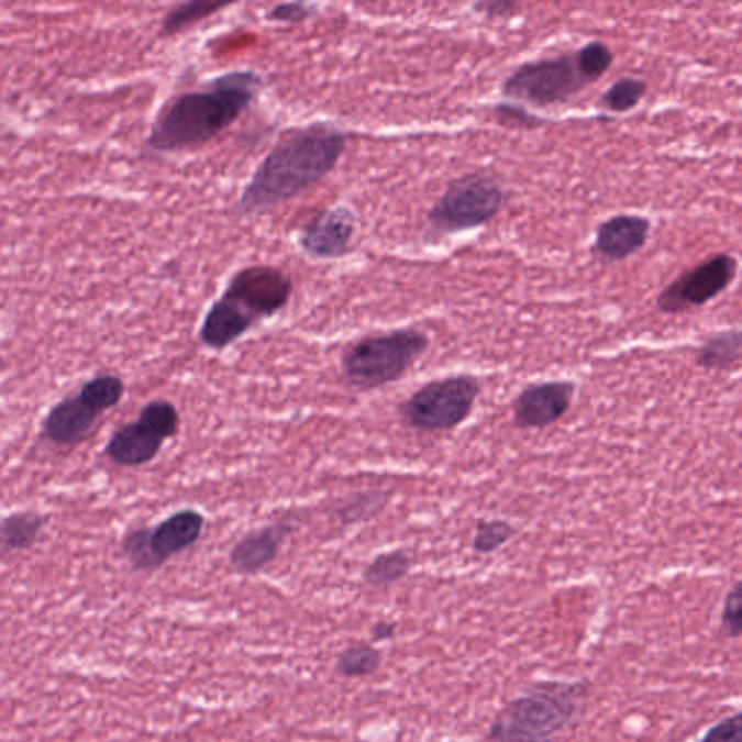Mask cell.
Segmentation results:
<instances>
[{
  "mask_svg": "<svg viewBox=\"0 0 742 742\" xmlns=\"http://www.w3.org/2000/svg\"><path fill=\"white\" fill-rule=\"evenodd\" d=\"M264 88L254 70H231L213 77L202 88L168 100L153 122L147 147L177 153L203 147L247 112Z\"/></svg>",
  "mask_w": 742,
  "mask_h": 742,
  "instance_id": "1",
  "label": "cell"
},
{
  "mask_svg": "<svg viewBox=\"0 0 742 742\" xmlns=\"http://www.w3.org/2000/svg\"><path fill=\"white\" fill-rule=\"evenodd\" d=\"M348 136L334 125L291 130L258 164L239 199L244 215H259L320 184L336 167Z\"/></svg>",
  "mask_w": 742,
  "mask_h": 742,
  "instance_id": "2",
  "label": "cell"
},
{
  "mask_svg": "<svg viewBox=\"0 0 742 742\" xmlns=\"http://www.w3.org/2000/svg\"><path fill=\"white\" fill-rule=\"evenodd\" d=\"M291 291L294 281L279 267L257 264L241 268L204 313L200 343L213 352L231 347L257 323L284 311Z\"/></svg>",
  "mask_w": 742,
  "mask_h": 742,
  "instance_id": "3",
  "label": "cell"
},
{
  "mask_svg": "<svg viewBox=\"0 0 742 742\" xmlns=\"http://www.w3.org/2000/svg\"><path fill=\"white\" fill-rule=\"evenodd\" d=\"M589 694L583 680L535 683L500 710L481 742H553L580 718Z\"/></svg>",
  "mask_w": 742,
  "mask_h": 742,
  "instance_id": "4",
  "label": "cell"
},
{
  "mask_svg": "<svg viewBox=\"0 0 742 742\" xmlns=\"http://www.w3.org/2000/svg\"><path fill=\"white\" fill-rule=\"evenodd\" d=\"M430 344V336L412 326L363 336L345 348L341 370L352 388H385L402 379L420 362Z\"/></svg>",
  "mask_w": 742,
  "mask_h": 742,
  "instance_id": "5",
  "label": "cell"
},
{
  "mask_svg": "<svg viewBox=\"0 0 742 742\" xmlns=\"http://www.w3.org/2000/svg\"><path fill=\"white\" fill-rule=\"evenodd\" d=\"M507 188L495 176L467 173L453 180L428 212L434 235L457 234L489 224L508 202Z\"/></svg>",
  "mask_w": 742,
  "mask_h": 742,
  "instance_id": "6",
  "label": "cell"
},
{
  "mask_svg": "<svg viewBox=\"0 0 742 742\" xmlns=\"http://www.w3.org/2000/svg\"><path fill=\"white\" fill-rule=\"evenodd\" d=\"M480 391V381L473 375L431 380L400 405L399 416L417 431L454 430L472 416Z\"/></svg>",
  "mask_w": 742,
  "mask_h": 742,
  "instance_id": "7",
  "label": "cell"
},
{
  "mask_svg": "<svg viewBox=\"0 0 742 742\" xmlns=\"http://www.w3.org/2000/svg\"><path fill=\"white\" fill-rule=\"evenodd\" d=\"M576 53L523 63L505 79L502 95L519 102L547 108L566 103L589 86Z\"/></svg>",
  "mask_w": 742,
  "mask_h": 742,
  "instance_id": "8",
  "label": "cell"
},
{
  "mask_svg": "<svg viewBox=\"0 0 742 742\" xmlns=\"http://www.w3.org/2000/svg\"><path fill=\"white\" fill-rule=\"evenodd\" d=\"M739 267V259L734 256L715 254L690 270L682 273L658 295L660 311L680 313L704 307L734 284Z\"/></svg>",
  "mask_w": 742,
  "mask_h": 742,
  "instance_id": "9",
  "label": "cell"
},
{
  "mask_svg": "<svg viewBox=\"0 0 742 742\" xmlns=\"http://www.w3.org/2000/svg\"><path fill=\"white\" fill-rule=\"evenodd\" d=\"M576 385L547 380L527 386L513 400L512 420L521 430H544L562 420L572 408Z\"/></svg>",
  "mask_w": 742,
  "mask_h": 742,
  "instance_id": "10",
  "label": "cell"
},
{
  "mask_svg": "<svg viewBox=\"0 0 742 742\" xmlns=\"http://www.w3.org/2000/svg\"><path fill=\"white\" fill-rule=\"evenodd\" d=\"M355 225L357 222L348 208L325 209L300 230V248L313 258L343 257L354 239Z\"/></svg>",
  "mask_w": 742,
  "mask_h": 742,
  "instance_id": "11",
  "label": "cell"
},
{
  "mask_svg": "<svg viewBox=\"0 0 742 742\" xmlns=\"http://www.w3.org/2000/svg\"><path fill=\"white\" fill-rule=\"evenodd\" d=\"M102 413L80 391L54 405L41 425V436L58 447H75L92 435Z\"/></svg>",
  "mask_w": 742,
  "mask_h": 742,
  "instance_id": "12",
  "label": "cell"
},
{
  "mask_svg": "<svg viewBox=\"0 0 742 742\" xmlns=\"http://www.w3.org/2000/svg\"><path fill=\"white\" fill-rule=\"evenodd\" d=\"M294 530L290 522H273L247 532L228 554L232 572L257 576L266 571L279 557Z\"/></svg>",
  "mask_w": 742,
  "mask_h": 742,
  "instance_id": "13",
  "label": "cell"
},
{
  "mask_svg": "<svg viewBox=\"0 0 742 742\" xmlns=\"http://www.w3.org/2000/svg\"><path fill=\"white\" fill-rule=\"evenodd\" d=\"M207 525V518L195 508L173 512L154 527H148L149 549L158 567L186 550L192 549L200 540Z\"/></svg>",
  "mask_w": 742,
  "mask_h": 742,
  "instance_id": "14",
  "label": "cell"
},
{
  "mask_svg": "<svg viewBox=\"0 0 742 742\" xmlns=\"http://www.w3.org/2000/svg\"><path fill=\"white\" fill-rule=\"evenodd\" d=\"M650 231L649 218L631 213L611 217L596 230L595 253L605 262H623L645 247Z\"/></svg>",
  "mask_w": 742,
  "mask_h": 742,
  "instance_id": "15",
  "label": "cell"
},
{
  "mask_svg": "<svg viewBox=\"0 0 742 742\" xmlns=\"http://www.w3.org/2000/svg\"><path fill=\"white\" fill-rule=\"evenodd\" d=\"M164 443L166 441L136 420L113 432L104 454L117 466L135 468L152 463L160 454Z\"/></svg>",
  "mask_w": 742,
  "mask_h": 742,
  "instance_id": "16",
  "label": "cell"
},
{
  "mask_svg": "<svg viewBox=\"0 0 742 742\" xmlns=\"http://www.w3.org/2000/svg\"><path fill=\"white\" fill-rule=\"evenodd\" d=\"M48 518L36 511H16L2 518L0 540L7 551L33 549L44 534Z\"/></svg>",
  "mask_w": 742,
  "mask_h": 742,
  "instance_id": "17",
  "label": "cell"
},
{
  "mask_svg": "<svg viewBox=\"0 0 742 742\" xmlns=\"http://www.w3.org/2000/svg\"><path fill=\"white\" fill-rule=\"evenodd\" d=\"M411 567L412 560L407 551H388V553L377 554L368 563L366 571L363 573V579L373 589H386V587L403 580L411 572Z\"/></svg>",
  "mask_w": 742,
  "mask_h": 742,
  "instance_id": "18",
  "label": "cell"
},
{
  "mask_svg": "<svg viewBox=\"0 0 742 742\" xmlns=\"http://www.w3.org/2000/svg\"><path fill=\"white\" fill-rule=\"evenodd\" d=\"M742 357V331L719 332L705 343L698 363L710 370H728Z\"/></svg>",
  "mask_w": 742,
  "mask_h": 742,
  "instance_id": "19",
  "label": "cell"
},
{
  "mask_svg": "<svg viewBox=\"0 0 742 742\" xmlns=\"http://www.w3.org/2000/svg\"><path fill=\"white\" fill-rule=\"evenodd\" d=\"M231 3L209 2V0H195V2L181 3L173 8L162 22V36H175L184 31L192 29L209 16L222 11Z\"/></svg>",
  "mask_w": 742,
  "mask_h": 742,
  "instance_id": "20",
  "label": "cell"
},
{
  "mask_svg": "<svg viewBox=\"0 0 742 742\" xmlns=\"http://www.w3.org/2000/svg\"><path fill=\"white\" fill-rule=\"evenodd\" d=\"M136 420L144 423L164 441L175 439L181 425L179 409L167 399L149 400L141 409Z\"/></svg>",
  "mask_w": 742,
  "mask_h": 742,
  "instance_id": "21",
  "label": "cell"
},
{
  "mask_svg": "<svg viewBox=\"0 0 742 742\" xmlns=\"http://www.w3.org/2000/svg\"><path fill=\"white\" fill-rule=\"evenodd\" d=\"M380 664V650L373 644L355 643L340 654L336 660V672L347 678L366 677L373 675Z\"/></svg>",
  "mask_w": 742,
  "mask_h": 742,
  "instance_id": "22",
  "label": "cell"
},
{
  "mask_svg": "<svg viewBox=\"0 0 742 742\" xmlns=\"http://www.w3.org/2000/svg\"><path fill=\"white\" fill-rule=\"evenodd\" d=\"M649 90V85L643 79L635 77H622L602 95L599 100V108L613 113H625L632 111L641 103Z\"/></svg>",
  "mask_w": 742,
  "mask_h": 742,
  "instance_id": "23",
  "label": "cell"
},
{
  "mask_svg": "<svg viewBox=\"0 0 742 742\" xmlns=\"http://www.w3.org/2000/svg\"><path fill=\"white\" fill-rule=\"evenodd\" d=\"M125 381L117 375H99L86 381L80 388L81 396H85L100 413L111 411L118 407L125 396Z\"/></svg>",
  "mask_w": 742,
  "mask_h": 742,
  "instance_id": "24",
  "label": "cell"
},
{
  "mask_svg": "<svg viewBox=\"0 0 742 742\" xmlns=\"http://www.w3.org/2000/svg\"><path fill=\"white\" fill-rule=\"evenodd\" d=\"M121 551L126 562L136 572L157 571L158 564L149 549L148 527L131 528L121 540Z\"/></svg>",
  "mask_w": 742,
  "mask_h": 742,
  "instance_id": "25",
  "label": "cell"
},
{
  "mask_svg": "<svg viewBox=\"0 0 742 742\" xmlns=\"http://www.w3.org/2000/svg\"><path fill=\"white\" fill-rule=\"evenodd\" d=\"M517 528L502 519L477 522L473 550L477 554H494L517 535Z\"/></svg>",
  "mask_w": 742,
  "mask_h": 742,
  "instance_id": "26",
  "label": "cell"
},
{
  "mask_svg": "<svg viewBox=\"0 0 742 742\" xmlns=\"http://www.w3.org/2000/svg\"><path fill=\"white\" fill-rule=\"evenodd\" d=\"M576 56L580 70L590 85L598 81L611 68L614 60L612 49L600 41L583 45L577 49Z\"/></svg>",
  "mask_w": 742,
  "mask_h": 742,
  "instance_id": "27",
  "label": "cell"
},
{
  "mask_svg": "<svg viewBox=\"0 0 742 742\" xmlns=\"http://www.w3.org/2000/svg\"><path fill=\"white\" fill-rule=\"evenodd\" d=\"M389 496L385 491L354 496L341 508L340 517L344 523H357L373 518L388 503Z\"/></svg>",
  "mask_w": 742,
  "mask_h": 742,
  "instance_id": "28",
  "label": "cell"
},
{
  "mask_svg": "<svg viewBox=\"0 0 742 742\" xmlns=\"http://www.w3.org/2000/svg\"><path fill=\"white\" fill-rule=\"evenodd\" d=\"M721 630L730 639H741L742 636V580L735 583L728 590L723 599L721 618Z\"/></svg>",
  "mask_w": 742,
  "mask_h": 742,
  "instance_id": "29",
  "label": "cell"
},
{
  "mask_svg": "<svg viewBox=\"0 0 742 742\" xmlns=\"http://www.w3.org/2000/svg\"><path fill=\"white\" fill-rule=\"evenodd\" d=\"M317 7L312 3L289 2L279 3L267 12V21L279 24H302L309 18L315 15Z\"/></svg>",
  "mask_w": 742,
  "mask_h": 742,
  "instance_id": "30",
  "label": "cell"
},
{
  "mask_svg": "<svg viewBox=\"0 0 742 742\" xmlns=\"http://www.w3.org/2000/svg\"><path fill=\"white\" fill-rule=\"evenodd\" d=\"M698 742H742V710L713 723Z\"/></svg>",
  "mask_w": 742,
  "mask_h": 742,
  "instance_id": "31",
  "label": "cell"
},
{
  "mask_svg": "<svg viewBox=\"0 0 742 742\" xmlns=\"http://www.w3.org/2000/svg\"><path fill=\"white\" fill-rule=\"evenodd\" d=\"M496 117L499 120L503 121V124H512L517 126H525V129H532V126H539L541 121L534 115H530L525 109L519 107H509V104H499L496 108Z\"/></svg>",
  "mask_w": 742,
  "mask_h": 742,
  "instance_id": "32",
  "label": "cell"
},
{
  "mask_svg": "<svg viewBox=\"0 0 742 742\" xmlns=\"http://www.w3.org/2000/svg\"><path fill=\"white\" fill-rule=\"evenodd\" d=\"M519 3L517 2H479L475 4L476 12L485 15L487 20H508V18L516 16L519 12Z\"/></svg>",
  "mask_w": 742,
  "mask_h": 742,
  "instance_id": "33",
  "label": "cell"
},
{
  "mask_svg": "<svg viewBox=\"0 0 742 742\" xmlns=\"http://www.w3.org/2000/svg\"><path fill=\"white\" fill-rule=\"evenodd\" d=\"M396 635V625L394 622L380 621L377 622L372 630V636L375 641H388Z\"/></svg>",
  "mask_w": 742,
  "mask_h": 742,
  "instance_id": "34",
  "label": "cell"
}]
</instances>
